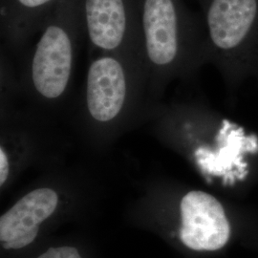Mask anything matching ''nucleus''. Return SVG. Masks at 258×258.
<instances>
[{
    "mask_svg": "<svg viewBox=\"0 0 258 258\" xmlns=\"http://www.w3.org/2000/svg\"><path fill=\"white\" fill-rule=\"evenodd\" d=\"M58 203L57 194L40 187L22 197L0 218V241L6 249H21L36 239L39 224L50 217Z\"/></svg>",
    "mask_w": 258,
    "mask_h": 258,
    "instance_id": "6e6552de",
    "label": "nucleus"
},
{
    "mask_svg": "<svg viewBox=\"0 0 258 258\" xmlns=\"http://www.w3.org/2000/svg\"><path fill=\"white\" fill-rule=\"evenodd\" d=\"M61 0H1V51L17 61Z\"/></svg>",
    "mask_w": 258,
    "mask_h": 258,
    "instance_id": "0eeeda50",
    "label": "nucleus"
},
{
    "mask_svg": "<svg viewBox=\"0 0 258 258\" xmlns=\"http://www.w3.org/2000/svg\"><path fill=\"white\" fill-rule=\"evenodd\" d=\"M257 0H210L204 31L208 63L229 86L258 71Z\"/></svg>",
    "mask_w": 258,
    "mask_h": 258,
    "instance_id": "20e7f679",
    "label": "nucleus"
},
{
    "mask_svg": "<svg viewBox=\"0 0 258 258\" xmlns=\"http://www.w3.org/2000/svg\"><path fill=\"white\" fill-rule=\"evenodd\" d=\"M37 258H82L78 249L72 247L51 248Z\"/></svg>",
    "mask_w": 258,
    "mask_h": 258,
    "instance_id": "1a4fd4ad",
    "label": "nucleus"
},
{
    "mask_svg": "<svg viewBox=\"0 0 258 258\" xmlns=\"http://www.w3.org/2000/svg\"><path fill=\"white\" fill-rule=\"evenodd\" d=\"M154 104L144 62L99 54L90 62L75 120L96 133H113L148 121Z\"/></svg>",
    "mask_w": 258,
    "mask_h": 258,
    "instance_id": "f03ea898",
    "label": "nucleus"
},
{
    "mask_svg": "<svg viewBox=\"0 0 258 258\" xmlns=\"http://www.w3.org/2000/svg\"><path fill=\"white\" fill-rule=\"evenodd\" d=\"M83 32L82 0H61L16 68L21 99L51 118L69 97Z\"/></svg>",
    "mask_w": 258,
    "mask_h": 258,
    "instance_id": "f257e3e1",
    "label": "nucleus"
},
{
    "mask_svg": "<svg viewBox=\"0 0 258 258\" xmlns=\"http://www.w3.org/2000/svg\"><path fill=\"white\" fill-rule=\"evenodd\" d=\"M82 10L93 50L98 54L128 56L146 65L140 0H83Z\"/></svg>",
    "mask_w": 258,
    "mask_h": 258,
    "instance_id": "39448f33",
    "label": "nucleus"
},
{
    "mask_svg": "<svg viewBox=\"0 0 258 258\" xmlns=\"http://www.w3.org/2000/svg\"><path fill=\"white\" fill-rule=\"evenodd\" d=\"M180 239L194 250L224 248L231 237V225L221 203L212 194L191 190L181 201Z\"/></svg>",
    "mask_w": 258,
    "mask_h": 258,
    "instance_id": "423d86ee",
    "label": "nucleus"
},
{
    "mask_svg": "<svg viewBox=\"0 0 258 258\" xmlns=\"http://www.w3.org/2000/svg\"><path fill=\"white\" fill-rule=\"evenodd\" d=\"M140 19L148 93L157 104L170 83L208 63L205 34L185 21L176 0H140Z\"/></svg>",
    "mask_w": 258,
    "mask_h": 258,
    "instance_id": "7ed1b4c3",
    "label": "nucleus"
}]
</instances>
